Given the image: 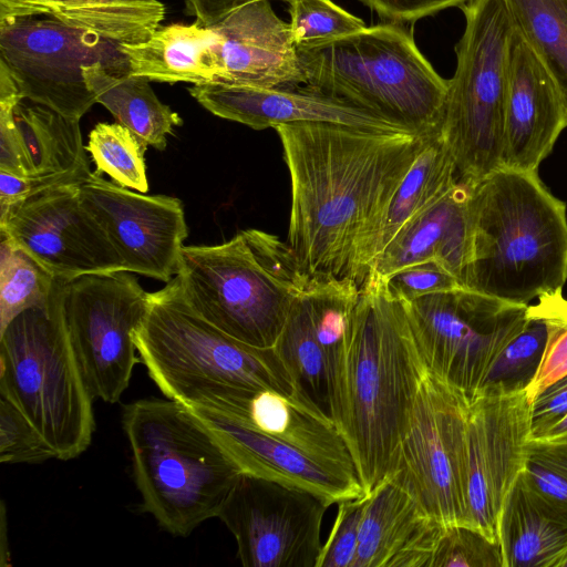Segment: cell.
I'll return each mask as SVG.
<instances>
[{"label": "cell", "mask_w": 567, "mask_h": 567, "mask_svg": "<svg viewBox=\"0 0 567 567\" xmlns=\"http://www.w3.org/2000/svg\"><path fill=\"white\" fill-rule=\"evenodd\" d=\"M290 175L288 245L310 277L369 276L367 257L402 178L433 136L307 122L275 127Z\"/></svg>", "instance_id": "6da1fadb"}, {"label": "cell", "mask_w": 567, "mask_h": 567, "mask_svg": "<svg viewBox=\"0 0 567 567\" xmlns=\"http://www.w3.org/2000/svg\"><path fill=\"white\" fill-rule=\"evenodd\" d=\"M426 373L405 302L370 272L360 286L333 406V422L367 494L396 468Z\"/></svg>", "instance_id": "7a4b0ae2"}, {"label": "cell", "mask_w": 567, "mask_h": 567, "mask_svg": "<svg viewBox=\"0 0 567 567\" xmlns=\"http://www.w3.org/2000/svg\"><path fill=\"white\" fill-rule=\"evenodd\" d=\"M468 186L463 287L529 305L567 281V206L538 172L499 167Z\"/></svg>", "instance_id": "3957f363"}, {"label": "cell", "mask_w": 567, "mask_h": 567, "mask_svg": "<svg viewBox=\"0 0 567 567\" xmlns=\"http://www.w3.org/2000/svg\"><path fill=\"white\" fill-rule=\"evenodd\" d=\"M133 339L163 395L189 409L223 413L248 391H296L275 348L249 346L209 323L187 303L176 277L148 292Z\"/></svg>", "instance_id": "277c9868"}, {"label": "cell", "mask_w": 567, "mask_h": 567, "mask_svg": "<svg viewBox=\"0 0 567 567\" xmlns=\"http://www.w3.org/2000/svg\"><path fill=\"white\" fill-rule=\"evenodd\" d=\"M122 425L144 512L179 537L218 517L243 473L190 409L141 399L124 406Z\"/></svg>", "instance_id": "5b68a950"}, {"label": "cell", "mask_w": 567, "mask_h": 567, "mask_svg": "<svg viewBox=\"0 0 567 567\" xmlns=\"http://www.w3.org/2000/svg\"><path fill=\"white\" fill-rule=\"evenodd\" d=\"M307 90L371 112L423 136L440 132L449 80L402 23L386 21L343 37L297 45Z\"/></svg>", "instance_id": "8992f818"}, {"label": "cell", "mask_w": 567, "mask_h": 567, "mask_svg": "<svg viewBox=\"0 0 567 567\" xmlns=\"http://www.w3.org/2000/svg\"><path fill=\"white\" fill-rule=\"evenodd\" d=\"M187 303L209 323L257 348H274L310 276L275 235L246 229L210 246H183L176 274Z\"/></svg>", "instance_id": "52a82bcc"}, {"label": "cell", "mask_w": 567, "mask_h": 567, "mask_svg": "<svg viewBox=\"0 0 567 567\" xmlns=\"http://www.w3.org/2000/svg\"><path fill=\"white\" fill-rule=\"evenodd\" d=\"M18 315L0 332V398L35 427L55 458L69 461L91 444L93 396L82 375L65 326L62 286Z\"/></svg>", "instance_id": "ba28073f"}, {"label": "cell", "mask_w": 567, "mask_h": 567, "mask_svg": "<svg viewBox=\"0 0 567 567\" xmlns=\"http://www.w3.org/2000/svg\"><path fill=\"white\" fill-rule=\"evenodd\" d=\"M455 45L440 134L471 185L502 167L509 48L514 25L503 0H467Z\"/></svg>", "instance_id": "9c48e42d"}, {"label": "cell", "mask_w": 567, "mask_h": 567, "mask_svg": "<svg viewBox=\"0 0 567 567\" xmlns=\"http://www.w3.org/2000/svg\"><path fill=\"white\" fill-rule=\"evenodd\" d=\"M404 302L429 373L470 403L528 307L464 287Z\"/></svg>", "instance_id": "30bf717a"}, {"label": "cell", "mask_w": 567, "mask_h": 567, "mask_svg": "<svg viewBox=\"0 0 567 567\" xmlns=\"http://www.w3.org/2000/svg\"><path fill=\"white\" fill-rule=\"evenodd\" d=\"M467 399L427 371L392 478L432 519L470 525Z\"/></svg>", "instance_id": "8fae6325"}, {"label": "cell", "mask_w": 567, "mask_h": 567, "mask_svg": "<svg viewBox=\"0 0 567 567\" xmlns=\"http://www.w3.org/2000/svg\"><path fill=\"white\" fill-rule=\"evenodd\" d=\"M148 292L130 271L84 275L63 282L62 307L70 341L93 396L120 401L141 362L133 333Z\"/></svg>", "instance_id": "7c38bea8"}, {"label": "cell", "mask_w": 567, "mask_h": 567, "mask_svg": "<svg viewBox=\"0 0 567 567\" xmlns=\"http://www.w3.org/2000/svg\"><path fill=\"white\" fill-rule=\"evenodd\" d=\"M0 62L23 100L79 121L96 103L82 75L83 64L102 62L114 72H128L118 44L52 17L1 22Z\"/></svg>", "instance_id": "4fadbf2b"}, {"label": "cell", "mask_w": 567, "mask_h": 567, "mask_svg": "<svg viewBox=\"0 0 567 567\" xmlns=\"http://www.w3.org/2000/svg\"><path fill=\"white\" fill-rule=\"evenodd\" d=\"M330 505L307 489L243 473L218 518L235 537L245 567H317Z\"/></svg>", "instance_id": "5bb4252c"}, {"label": "cell", "mask_w": 567, "mask_h": 567, "mask_svg": "<svg viewBox=\"0 0 567 567\" xmlns=\"http://www.w3.org/2000/svg\"><path fill=\"white\" fill-rule=\"evenodd\" d=\"M0 230L56 279L127 271L82 203L80 185L51 187L29 197L0 217Z\"/></svg>", "instance_id": "9a60e30c"}, {"label": "cell", "mask_w": 567, "mask_h": 567, "mask_svg": "<svg viewBox=\"0 0 567 567\" xmlns=\"http://www.w3.org/2000/svg\"><path fill=\"white\" fill-rule=\"evenodd\" d=\"M80 195L127 271L164 282L176 276L188 234L178 198L135 193L94 173L80 185Z\"/></svg>", "instance_id": "2e32d148"}, {"label": "cell", "mask_w": 567, "mask_h": 567, "mask_svg": "<svg viewBox=\"0 0 567 567\" xmlns=\"http://www.w3.org/2000/svg\"><path fill=\"white\" fill-rule=\"evenodd\" d=\"M530 439L527 391L477 396L467 413L470 526L498 540L504 499L520 475Z\"/></svg>", "instance_id": "e0dca14e"}, {"label": "cell", "mask_w": 567, "mask_h": 567, "mask_svg": "<svg viewBox=\"0 0 567 567\" xmlns=\"http://www.w3.org/2000/svg\"><path fill=\"white\" fill-rule=\"evenodd\" d=\"M217 83L261 89L305 84L290 23L267 0L248 3L212 25Z\"/></svg>", "instance_id": "ac0fdd59"}, {"label": "cell", "mask_w": 567, "mask_h": 567, "mask_svg": "<svg viewBox=\"0 0 567 567\" xmlns=\"http://www.w3.org/2000/svg\"><path fill=\"white\" fill-rule=\"evenodd\" d=\"M566 127L567 114L553 80L514 28L502 167L538 172Z\"/></svg>", "instance_id": "d6986e66"}, {"label": "cell", "mask_w": 567, "mask_h": 567, "mask_svg": "<svg viewBox=\"0 0 567 567\" xmlns=\"http://www.w3.org/2000/svg\"><path fill=\"white\" fill-rule=\"evenodd\" d=\"M188 93L214 115L254 130L323 122L377 132L410 133L371 112L302 85L297 89H261L213 83L192 85Z\"/></svg>", "instance_id": "ffe728a7"}, {"label": "cell", "mask_w": 567, "mask_h": 567, "mask_svg": "<svg viewBox=\"0 0 567 567\" xmlns=\"http://www.w3.org/2000/svg\"><path fill=\"white\" fill-rule=\"evenodd\" d=\"M190 410L210 430L241 473L307 489L331 504L367 494L358 478L324 466L290 445L214 411Z\"/></svg>", "instance_id": "44dd1931"}, {"label": "cell", "mask_w": 567, "mask_h": 567, "mask_svg": "<svg viewBox=\"0 0 567 567\" xmlns=\"http://www.w3.org/2000/svg\"><path fill=\"white\" fill-rule=\"evenodd\" d=\"M219 414L359 480L351 453L336 423L297 390L290 394L275 390L248 391Z\"/></svg>", "instance_id": "7402d4cb"}, {"label": "cell", "mask_w": 567, "mask_h": 567, "mask_svg": "<svg viewBox=\"0 0 567 567\" xmlns=\"http://www.w3.org/2000/svg\"><path fill=\"white\" fill-rule=\"evenodd\" d=\"M444 527L388 478L370 494L352 567H430Z\"/></svg>", "instance_id": "603a6c76"}, {"label": "cell", "mask_w": 567, "mask_h": 567, "mask_svg": "<svg viewBox=\"0 0 567 567\" xmlns=\"http://www.w3.org/2000/svg\"><path fill=\"white\" fill-rule=\"evenodd\" d=\"M467 199L468 186L457 183L394 237L372 271L388 277L404 267L435 260L462 284L470 252Z\"/></svg>", "instance_id": "cb8c5ba5"}, {"label": "cell", "mask_w": 567, "mask_h": 567, "mask_svg": "<svg viewBox=\"0 0 567 567\" xmlns=\"http://www.w3.org/2000/svg\"><path fill=\"white\" fill-rule=\"evenodd\" d=\"M497 534L504 567H558L567 550V506L519 475L504 499Z\"/></svg>", "instance_id": "d4e9b609"}, {"label": "cell", "mask_w": 567, "mask_h": 567, "mask_svg": "<svg viewBox=\"0 0 567 567\" xmlns=\"http://www.w3.org/2000/svg\"><path fill=\"white\" fill-rule=\"evenodd\" d=\"M24 101V100H23ZM21 101L14 110L27 177L51 187L81 185L92 174L83 145L80 121L47 106Z\"/></svg>", "instance_id": "484cf974"}, {"label": "cell", "mask_w": 567, "mask_h": 567, "mask_svg": "<svg viewBox=\"0 0 567 567\" xmlns=\"http://www.w3.org/2000/svg\"><path fill=\"white\" fill-rule=\"evenodd\" d=\"M216 34L212 27L193 23L161 25L147 40L120 43L128 73L151 82L216 83L212 48Z\"/></svg>", "instance_id": "4316f807"}, {"label": "cell", "mask_w": 567, "mask_h": 567, "mask_svg": "<svg viewBox=\"0 0 567 567\" xmlns=\"http://www.w3.org/2000/svg\"><path fill=\"white\" fill-rule=\"evenodd\" d=\"M82 75L95 102L148 146L165 150L167 135L183 125L179 114L161 102L145 78L114 72L102 62L83 64Z\"/></svg>", "instance_id": "83f0119b"}, {"label": "cell", "mask_w": 567, "mask_h": 567, "mask_svg": "<svg viewBox=\"0 0 567 567\" xmlns=\"http://www.w3.org/2000/svg\"><path fill=\"white\" fill-rule=\"evenodd\" d=\"M457 183L454 159L439 132L426 142L414 159L384 212L369 248V274L378 257L394 237Z\"/></svg>", "instance_id": "f1b7e54d"}, {"label": "cell", "mask_w": 567, "mask_h": 567, "mask_svg": "<svg viewBox=\"0 0 567 567\" xmlns=\"http://www.w3.org/2000/svg\"><path fill=\"white\" fill-rule=\"evenodd\" d=\"M301 291L274 348L296 390L333 421L336 370L315 336Z\"/></svg>", "instance_id": "f546056e"}, {"label": "cell", "mask_w": 567, "mask_h": 567, "mask_svg": "<svg viewBox=\"0 0 567 567\" xmlns=\"http://www.w3.org/2000/svg\"><path fill=\"white\" fill-rule=\"evenodd\" d=\"M51 17L113 43L147 40L165 17L159 0H51Z\"/></svg>", "instance_id": "4dcf8cb0"}, {"label": "cell", "mask_w": 567, "mask_h": 567, "mask_svg": "<svg viewBox=\"0 0 567 567\" xmlns=\"http://www.w3.org/2000/svg\"><path fill=\"white\" fill-rule=\"evenodd\" d=\"M515 30L553 80L567 114V0H503Z\"/></svg>", "instance_id": "1f68e13d"}, {"label": "cell", "mask_w": 567, "mask_h": 567, "mask_svg": "<svg viewBox=\"0 0 567 567\" xmlns=\"http://www.w3.org/2000/svg\"><path fill=\"white\" fill-rule=\"evenodd\" d=\"M547 334L546 322L526 310L524 328L497 355L484 378L476 398L527 391L539 370Z\"/></svg>", "instance_id": "d6a6232c"}, {"label": "cell", "mask_w": 567, "mask_h": 567, "mask_svg": "<svg viewBox=\"0 0 567 567\" xmlns=\"http://www.w3.org/2000/svg\"><path fill=\"white\" fill-rule=\"evenodd\" d=\"M55 280L0 230V332L24 310L47 301Z\"/></svg>", "instance_id": "836d02e7"}, {"label": "cell", "mask_w": 567, "mask_h": 567, "mask_svg": "<svg viewBox=\"0 0 567 567\" xmlns=\"http://www.w3.org/2000/svg\"><path fill=\"white\" fill-rule=\"evenodd\" d=\"M147 146L120 123H97L89 134L85 148L95 164L94 174H107L117 185L145 194Z\"/></svg>", "instance_id": "e575fe53"}, {"label": "cell", "mask_w": 567, "mask_h": 567, "mask_svg": "<svg viewBox=\"0 0 567 567\" xmlns=\"http://www.w3.org/2000/svg\"><path fill=\"white\" fill-rule=\"evenodd\" d=\"M527 311L547 324V342L536 378L527 389L532 401L546 386L567 374V299L563 290L539 296Z\"/></svg>", "instance_id": "d590c367"}, {"label": "cell", "mask_w": 567, "mask_h": 567, "mask_svg": "<svg viewBox=\"0 0 567 567\" xmlns=\"http://www.w3.org/2000/svg\"><path fill=\"white\" fill-rule=\"evenodd\" d=\"M288 3L296 45L343 37L367 27L360 18L331 0H289Z\"/></svg>", "instance_id": "8d00e7d4"}, {"label": "cell", "mask_w": 567, "mask_h": 567, "mask_svg": "<svg viewBox=\"0 0 567 567\" xmlns=\"http://www.w3.org/2000/svg\"><path fill=\"white\" fill-rule=\"evenodd\" d=\"M430 567H504L499 542L470 525L445 526Z\"/></svg>", "instance_id": "74e56055"}, {"label": "cell", "mask_w": 567, "mask_h": 567, "mask_svg": "<svg viewBox=\"0 0 567 567\" xmlns=\"http://www.w3.org/2000/svg\"><path fill=\"white\" fill-rule=\"evenodd\" d=\"M520 476L542 496L567 506V440L529 439Z\"/></svg>", "instance_id": "f35d334b"}, {"label": "cell", "mask_w": 567, "mask_h": 567, "mask_svg": "<svg viewBox=\"0 0 567 567\" xmlns=\"http://www.w3.org/2000/svg\"><path fill=\"white\" fill-rule=\"evenodd\" d=\"M55 455L30 421L9 401L0 398V462L43 463Z\"/></svg>", "instance_id": "ab89813d"}, {"label": "cell", "mask_w": 567, "mask_h": 567, "mask_svg": "<svg viewBox=\"0 0 567 567\" xmlns=\"http://www.w3.org/2000/svg\"><path fill=\"white\" fill-rule=\"evenodd\" d=\"M370 494L338 502L333 526L317 563V567H352L360 528Z\"/></svg>", "instance_id": "60d3db41"}, {"label": "cell", "mask_w": 567, "mask_h": 567, "mask_svg": "<svg viewBox=\"0 0 567 567\" xmlns=\"http://www.w3.org/2000/svg\"><path fill=\"white\" fill-rule=\"evenodd\" d=\"M383 278L389 291L403 301L463 287L454 275L435 260L404 267Z\"/></svg>", "instance_id": "b9f144b4"}, {"label": "cell", "mask_w": 567, "mask_h": 567, "mask_svg": "<svg viewBox=\"0 0 567 567\" xmlns=\"http://www.w3.org/2000/svg\"><path fill=\"white\" fill-rule=\"evenodd\" d=\"M567 414V374L530 401V439H542Z\"/></svg>", "instance_id": "7bdbcfd3"}, {"label": "cell", "mask_w": 567, "mask_h": 567, "mask_svg": "<svg viewBox=\"0 0 567 567\" xmlns=\"http://www.w3.org/2000/svg\"><path fill=\"white\" fill-rule=\"evenodd\" d=\"M386 21L414 22L451 7H461L467 0H360Z\"/></svg>", "instance_id": "ee69618b"}, {"label": "cell", "mask_w": 567, "mask_h": 567, "mask_svg": "<svg viewBox=\"0 0 567 567\" xmlns=\"http://www.w3.org/2000/svg\"><path fill=\"white\" fill-rule=\"evenodd\" d=\"M256 1L262 0H183L185 13L203 27H212L238 8Z\"/></svg>", "instance_id": "f6af8a7d"}, {"label": "cell", "mask_w": 567, "mask_h": 567, "mask_svg": "<svg viewBox=\"0 0 567 567\" xmlns=\"http://www.w3.org/2000/svg\"><path fill=\"white\" fill-rule=\"evenodd\" d=\"M51 13V0H0V23Z\"/></svg>", "instance_id": "bcb514c9"}, {"label": "cell", "mask_w": 567, "mask_h": 567, "mask_svg": "<svg viewBox=\"0 0 567 567\" xmlns=\"http://www.w3.org/2000/svg\"><path fill=\"white\" fill-rule=\"evenodd\" d=\"M542 439L564 441L567 440V414Z\"/></svg>", "instance_id": "7dc6e473"}, {"label": "cell", "mask_w": 567, "mask_h": 567, "mask_svg": "<svg viewBox=\"0 0 567 567\" xmlns=\"http://www.w3.org/2000/svg\"><path fill=\"white\" fill-rule=\"evenodd\" d=\"M558 567H567V550H566L564 557L561 558Z\"/></svg>", "instance_id": "c3c4849f"}]
</instances>
